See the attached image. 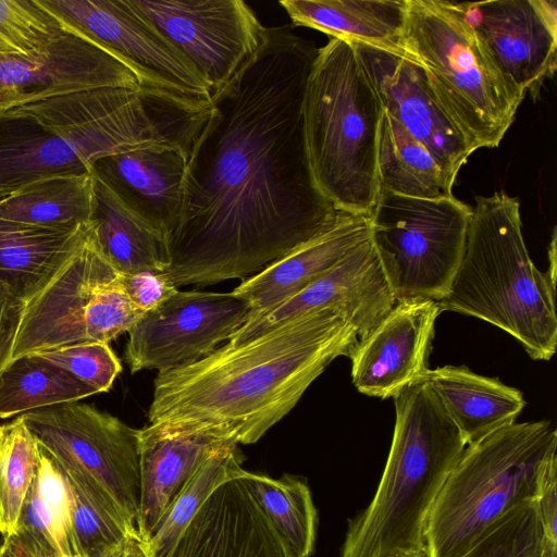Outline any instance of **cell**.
<instances>
[{
	"label": "cell",
	"mask_w": 557,
	"mask_h": 557,
	"mask_svg": "<svg viewBox=\"0 0 557 557\" xmlns=\"http://www.w3.org/2000/svg\"><path fill=\"white\" fill-rule=\"evenodd\" d=\"M24 304L0 281V374L11 361Z\"/></svg>",
	"instance_id": "ab89813d"
},
{
	"label": "cell",
	"mask_w": 557,
	"mask_h": 557,
	"mask_svg": "<svg viewBox=\"0 0 557 557\" xmlns=\"http://www.w3.org/2000/svg\"><path fill=\"white\" fill-rule=\"evenodd\" d=\"M208 110L143 89L104 87L0 112V199L30 183L90 174L99 158L143 145L189 150Z\"/></svg>",
	"instance_id": "3957f363"
},
{
	"label": "cell",
	"mask_w": 557,
	"mask_h": 557,
	"mask_svg": "<svg viewBox=\"0 0 557 557\" xmlns=\"http://www.w3.org/2000/svg\"><path fill=\"white\" fill-rule=\"evenodd\" d=\"M424 380L467 446L515 423L527 405L519 389L466 366L429 369Z\"/></svg>",
	"instance_id": "cb8c5ba5"
},
{
	"label": "cell",
	"mask_w": 557,
	"mask_h": 557,
	"mask_svg": "<svg viewBox=\"0 0 557 557\" xmlns=\"http://www.w3.org/2000/svg\"><path fill=\"white\" fill-rule=\"evenodd\" d=\"M99 393L108 392L122 371L107 343H82L38 354Z\"/></svg>",
	"instance_id": "74e56055"
},
{
	"label": "cell",
	"mask_w": 557,
	"mask_h": 557,
	"mask_svg": "<svg viewBox=\"0 0 557 557\" xmlns=\"http://www.w3.org/2000/svg\"><path fill=\"white\" fill-rule=\"evenodd\" d=\"M104 87L141 89L137 77L117 58L66 27L37 52L0 53V112Z\"/></svg>",
	"instance_id": "2e32d148"
},
{
	"label": "cell",
	"mask_w": 557,
	"mask_h": 557,
	"mask_svg": "<svg viewBox=\"0 0 557 557\" xmlns=\"http://www.w3.org/2000/svg\"><path fill=\"white\" fill-rule=\"evenodd\" d=\"M296 26L407 55L400 46L406 0H282Z\"/></svg>",
	"instance_id": "484cf974"
},
{
	"label": "cell",
	"mask_w": 557,
	"mask_h": 557,
	"mask_svg": "<svg viewBox=\"0 0 557 557\" xmlns=\"http://www.w3.org/2000/svg\"><path fill=\"white\" fill-rule=\"evenodd\" d=\"M377 174L381 190L395 195L423 199L454 196L453 185L431 151L384 110Z\"/></svg>",
	"instance_id": "f1b7e54d"
},
{
	"label": "cell",
	"mask_w": 557,
	"mask_h": 557,
	"mask_svg": "<svg viewBox=\"0 0 557 557\" xmlns=\"http://www.w3.org/2000/svg\"><path fill=\"white\" fill-rule=\"evenodd\" d=\"M548 262L549 267L546 273L554 282H556V227L553 230L552 239L548 247Z\"/></svg>",
	"instance_id": "7bdbcfd3"
},
{
	"label": "cell",
	"mask_w": 557,
	"mask_h": 557,
	"mask_svg": "<svg viewBox=\"0 0 557 557\" xmlns=\"http://www.w3.org/2000/svg\"><path fill=\"white\" fill-rule=\"evenodd\" d=\"M458 3L502 73L536 96L557 66V1Z\"/></svg>",
	"instance_id": "e0dca14e"
},
{
	"label": "cell",
	"mask_w": 557,
	"mask_h": 557,
	"mask_svg": "<svg viewBox=\"0 0 557 557\" xmlns=\"http://www.w3.org/2000/svg\"><path fill=\"white\" fill-rule=\"evenodd\" d=\"M351 44L383 110L431 151L454 186L459 170L475 148L435 99L423 69L407 55Z\"/></svg>",
	"instance_id": "ac0fdd59"
},
{
	"label": "cell",
	"mask_w": 557,
	"mask_h": 557,
	"mask_svg": "<svg viewBox=\"0 0 557 557\" xmlns=\"http://www.w3.org/2000/svg\"><path fill=\"white\" fill-rule=\"evenodd\" d=\"M39 449L36 475L9 540L45 557H73L71 486L52 458Z\"/></svg>",
	"instance_id": "83f0119b"
},
{
	"label": "cell",
	"mask_w": 557,
	"mask_h": 557,
	"mask_svg": "<svg viewBox=\"0 0 557 557\" xmlns=\"http://www.w3.org/2000/svg\"><path fill=\"white\" fill-rule=\"evenodd\" d=\"M188 149L143 145L103 156L90 173L168 240L178 226Z\"/></svg>",
	"instance_id": "44dd1931"
},
{
	"label": "cell",
	"mask_w": 557,
	"mask_h": 557,
	"mask_svg": "<svg viewBox=\"0 0 557 557\" xmlns=\"http://www.w3.org/2000/svg\"><path fill=\"white\" fill-rule=\"evenodd\" d=\"M240 478L295 557H310L314 553L318 511L307 482L287 473L273 479L246 470Z\"/></svg>",
	"instance_id": "d6a6232c"
},
{
	"label": "cell",
	"mask_w": 557,
	"mask_h": 557,
	"mask_svg": "<svg viewBox=\"0 0 557 557\" xmlns=\"http://www.w3.org/2000/svg\"><path fill=\"white\" fill-rule=\"evenodd\" d=\"M59 469L72 491L73 557H111L136 527L113 497L95 480L60 467Z\"/></svg>",
	"instance_id": "4dcf8cb0"
},
{
	"label": "cell",
	"mask_w": 557,
	"mask_h": 557,
	"mask_svg": "<svg viewBox=\"0 0 557 557\" xmlns=\"http://www.w3.org/2000/svg\"><path fill=\"white\" fill-rule=\"evenodd\" d=\"M62 25L104 48L143 90L208 108L211 89L132 0H38Z\"/></svg>",
	"instance_id": "8fae6325"
},
{
	"label": "cell",
	"mask_w": 557,
	"mask_h": 557,
	"mask_svg": "<svg viewBox=\"0 0 557 557\" xmlns=\"http://www.w3.org/2000/svg\"><path fill=\"white\" fill-rule=\"evenodd\" d=\"M396 304L370 237L348 251L311 284L251 317L227 344H242L295 317L323 308H335L345 314L360 342L374 331Z\"/></svg>",
	"instance_id": "9a60e30c"
},
{
	"label": "cell",
	"mask_w": 557,
	"mask_h": 557,
	"mask_svg": "<svg viewBox=\"0 0 557 557\" xmlns=\"http://www.w3.org/2000/svg\"><path fill=\"white\" fill-rule=\"evenodd\" d=\"M398 557H425L424 555L398 556Z\"/></svg>",
	"instance_id": "bcb514c9"
},
{
	"label": "cell",
	"mask_w": 557,
	"mask_h": 557,
	"mask_svg": "<svg viewBox=\"0 0 557 557\" xmlns=\"http://www.w3.org/2000/svg\"><path fill=\"white\" fill-rule=\"evenodd\" d=\"M89 230L90 222L48 227L0 218V281L27 301L79 247Z\"/></svg>",
	"instance_id": "d4e9b609"
},
{
	"label": "cell",
	"mask_w": 557,
	"mask_h": 557,
	"mask_svg": "<svg viewBox=\"0 0 557 557\" xmlns=\"http://www.w3.org/2000/svg\"><path fill=\"white\" fill-rule=\"evenodd\" d=\"M400 46L475 150L497 147L525 92L502 73L459 3L406 0Z\"/></svg>",
	"instance_id": "ba28073f"
},
{
	"label": "cell",
	"mask_w": 557,
	"mask_h": 557,
	"mask_svg": "<svg viewBox=\"0 0 557 557\" xmlns=\"http://www.w3.org/2000/svg\"><path fill=\"white\" fill-rule=\"evenodd\" d=\"M472 207L454 196L412 198L381 190L371 240L397 302L444 298L465 251Z\"/></svg>",
	"instance_id": "30bf717a"
},
{
	"label": "cell",
	"mask_w": 557,
	"mask_h": 557,
	"mask_svg": "<svg viewBox=\"0 0 557 557\" xmlns=\"http://www.w3.org/2000/svg\"><path fill=\"white\" fill-rule=\"evenodd\" d=\"M382 115L354 45L331 38L318 49L307 81L304 128L315 185L341 212L369 216L379 198Z\"/></svg>",
	"instance_id": "8992f818"
},
{
	"label": "cell",
	"mask_w": 557,
	"mask_h": 557,
	"mask_svg": "<svg viewBox=\"0 0 557 557\" xmlns=\"http://www.w3.org/2000/svg\"><path fill=\"white\" fill-rule=\"evenodd\" d=\"M64 30L38 0H0V53L37 52Z\"/></svg>",
	"instance_id": "8d00e7d4"
},
{
	"label": "cell",
	"mask_w": 557,
	"mask_h": 557,
	"mask_svg": "<svg viewBox=\"0 0 557 557\" xmlns=\"http://www.w3.org/2000/svg\"><path fill=\"white\" fill-rule=\"evenodd\" d=\"M244 456L230 443L207 458L173 498L156 525L144 539L148 557H163L209 495L222 483L240 478Z\"/></svg>",
	"instance_id": "836d02e7"
},
{
	"label": "cell",
	"mask_w": 557,
	"mask_h": 557,
	"mask_svg": "<svg viewBox=\"0 0 557 557\" xmlns=\"http://www.w3.org/2000/svg\"><path fill=\"white\" fill-rule=\"evenodd\" d=\"M547 420L512 423L466 446L426 521L425 557H461L494 524L537 498L557 466Z\"/></svg>",
	"instance_id": "52a82bcc"
},
{
	"label": "cell",
	"mask_w": 557,
	"mask_h": 557,
	"mask_svg": "<svg viewBox=\"0 0 557 557\" xmlns=\"http://www.w3.org/2000/svg\"><path fill=\"white\" fill-rule=\"evenodd\" d=\"M211 89L223 86L261 46L265 26L242 0H132Z\"/></svg>",
	"instance_id": "5bb4252c"
},
{
	"label": "cell",
	"mask_w": 557,
	"mask_h": 557,
	"mask_svg": "<svg viewBox=\"0 0 557 557\" xmlns=\"http://www.w3.org/2000/svg\"><path fill=\"white\" fill-rule=\"evenodd\" d=\"M3 542L9 546V548L12 552V554L14 555V557H45V556H41L37 553L29 550L28 548L9 540V539H5Z\"/></svg>",
	"instance_id": "ee69618b"
},
{
	"label": "cell",
	"mask_w": 557,
	"mask_h": 557,
	"mask_svg": "<svg viewBox=\"0 0 557 557\" xmlns=\"http://www.w3.org/2000/svg\"><path fill=\"white\" fill-rule=\"evenodd\" d=\"M461 557H553L534 502L506 515Z\"/></svg>",
	"instance_id": "d590c367"
},
{
	"label": "cell",
	"mask_w": 557,
	"mask_h": 557,
	"mask_svg": "<svg viewBox=\"0 0 557 557\" xmlns=\"http://www.w3.org/2000/svg\"><path fill=\"white\" fill-rule=\"evenodd\" d=\"M230 443L233 442L206 433L183 434L150 424L139 429L141 490L136 530L143 540L195 470L218 449Z\"/></svg>",
	"instance_id": "603a6c76"
},
{
	"label": "cell",
	"mask_w": 557,
	"mask_h": 557,
	"mask_svg": "<svg viewBox=\"0 0 557 557\" xmlns=\"http://www.w3.org/2000/svg\"><path fill=\"white\" fill-rule=\"evenodd\" d=\"M251 313L232 292L177 289L127 332L124 358L133 374L191 364L228 341Z\"/></svg>",
	"instance_id": "4fadbf2b"
},
{
	"label": "cell",
	"mask_w": 557,
	"mask_h": 557,
	"mask_svg": "<svg viewBox=\"0 0 557 557\" xmlns=\"http://www.w3.org/2000/svg\"><path fill=\"white\" fill-rule=\"evenodd\" d=\"M39 454V444L21 416L0 424V534L4 540L15 533Z\"/></svg>",
	"instance_id": "e575fe53"
},
{
	"label": "cell",
	"mask_w": 557,
	"mask_h": 557,
	"mask_svg": "<svg viewBox=\"0 0 557 557\" xmlns=\"http://www.w3.org/2000/svg\"><path fill=\"white\" fill-rule=\"evenodd\" d=\"M440 313L434 300L397 302L349 357L357 391L387 399L424 380Z\"/></svg>",
	"instance_id": "d6986e66"
},
{
	"label": "cell",
	"mask_w": 557,
	"mask_h": 557,
	"mask_svg": "<svg viewBox=\"0 0 557 557\" xmlns=\"http://www.w3.org/2000/svg\"><path fill=\"white\" fill-rule=\"evenodd\" d=\"M163 557H295L242 478L220 484Z\"/></svg>",
	"instance_id": "ffe728a7"
},
{
	"label": "cell",
	"mask_w": 557,
	"mask_h": 557,
	"mask_svg": "<svg viewBox=\"0 0 557 557\" xmlns=\"http://www.w3.org/2000/svg\"><path fill=\"white\" fill-rule=\"evenodd\" d=\"M122 286L129 300L145 313L152 310L176 290L162 273L143 271L123 274Z\"/></svg>",
	"instance_id": "f35d334b"
},
{
	"label": "cell",
	"mask_w": 557,
	"mask_h": 557,
	"mask_svg": "<svg viewBox=\"0 0 557 557\" xmlns=\"http://www.w3.org/2000/svg\"><path fill=\"white\" fill-rule=\"evenodd\" d=\"M317 54L289 26L265 27L259 49L212 92L169 238L162 274L175 287L250 277L344 213L317 187L307 154L304 99Z\"/></svg>",
	"instance_id": "6da1fadb"
},
{
	"label": "cell",
	"mask_w": 557,
	"mask_h": 557,
	"mask_svg": "<svg viewBox=\"0 0 557 557\" xmlns=\"http://www.w3.org/2000/svg\"><path fill=\"white\" fill-rule=\"evenodd\" d=\"M393 399L386 465L369 506L348 521L341 557L424 555L430 511L467 446L425 380Z\"/></svg>",
	"instance_id": "277c9868"
},
{
	"label": "cell",
	"mask_w": 557,
	"mask_h": 557,
	"mask_svg": "<svg viewBox=\"0 0 557 557\" xmlns=\"http://www.w3.org/2000/svg\"><path fill=\"white\" fill-rule=\"evenodd\" d=\"M96 394L40 355H25L11 360L0 374V419L75 403Z\"/></svg>",
	"instance_id": "1f68e13d"
},
{
	"label": "cell",
	"mask_w": 557,
	"mask_h": 557,
	"mask_svg": "<svg viewBox=\"0 0 557 557\" xmlns=\"http://www.w3.org/2000/svg\"><path fill=\"white\" fill-rule=\"evenodd\" d=\"M92 175L90 223L109 261L123 273H164L171 264L168 238L133 212L101 180Z\"/></svg>",
	"instance_id": "4316f807"
},
{
	"label": "cell",
	"mask_w": 557,
	"mask_h": 557,
	"mask_svg": "<svg viewBox=\"0 0 557 557\" xmlns=\"http://www.w3.org/2000/svg\"><path fill=\"white\" fill-rule=\"evenodd\" d=\"M441 312L484 320L515 337L533 360L557 347L556 282L527 249L520 202L503 191L475 197L462 259Z\"/></svg>",
	"instance_id": "5b68a950"
},
{
	"label": "cell",
	"mask_w": 557,
	"mask_h": 557,
	"mask_svg": "<svg viewBox=\"0 0 557 557\" xmlns=\"http://www.w3.org/2000/svg\"><path fill=\"white\" fill-rule=\"evenodd\" d=\"M92 175H60L25 185L0 199V218L14 222L65 227L90 222Z\"/></svg>",
	"instance_id": "f546056e"
},
{
	"label": "cell",
	"mask_w": 557,
	"mask_h": 557,
	"mask_svg": "<svg viewBox=\"0 0 557 557\" xmlns=\"http://www.w3.org/2000/svg\"><path fill=\"white\" fill-rule=\"evenodd\" d=\"M356 330L335 308L293 318L238 345L224 344L188 366L158 372L149 424L258 442L337 357H350Z\"/></svg>",
	"instance_id": "7a4b0ae2"
},
{
	"label": "cell",
	"mask_w": 557,
	"mask_h": 557,
	"mask_svg": "<svg viewBox=\"0 0 557 557\" xmlns=\"http://www.w3.org/2000/svg\"><path fill=\"white\" fill-rule=\"evenodd\" d=\"M0 557H14L9 546L4 542L0 545Z\"/></svg>",
	"instance_id": "f6af8a7d"
},
{
	"label": "cell",
	"mask_w": 557,
	"mask_h": 557,
	"mask_svg": "<svg viewBox=\"0 0 557 557\" xmlns=\"http://www.w3.org/2000/svg\"><path fill=\"white\" fill-rule=\"evenodd\" d=\"M91 223L79 247L24 304L11 360L82 343H107L145 314L125 294Z\"/></svg>",
	"instance_id": "9c48e42d"
},
{
	"label": "cell",
	"mask_w": 557,
	"mask_h": 557,
	"mask_svg": "<svg viewBox=\"0 0 557 557\" xmlns=\"http://www.w3.org/2000/svg\"><path fill=\"white\" fill-rule=\"evenodd\" d=\"M557 466H554L534 502L549 554L557 557Z\"/></svg>",
	"instance_id": "60d3db41"
},
{
	"label": "cell",
	"mask_w": 557,
	"mask_h": 557,
	"mask_svg": "<svg viewBox=\"0 0 557 557\" xmlns=\"http://www.w3.org/2000/svg\"><path fill=\"white\" fill-rule=\"evenodd\" d=\"M370 237L369 216L343 213L332 228L245 278L232 293L249 304L253 317L311 284Z\"/></svg>",
	"instance_id": "7402d4cb"
},
{
	"label": "cell",
	"mask_w": 557,
	"mask_h": 557,
	"mask_svg": "<svg viewBox=\"0 0 557 557\" xmlns=\"http://www.w3.org/2000/svg\"><path fill=\"white\" fill-rule=\"evenodd\" d=\"M111 557H148L145 543L137 530L128 534L122 546Z\"/></svg>",
	"instance_id": "b9f144b4"
},
{
	"label": "cell",
	"mask_w": 557,
	"mask_h": 557,
	"mask_svg": "<svg viewBox=\"0 0 557 557\" xmlns=\"http://www.w3.org/2000/svg\"><path fill=\"white\" fill-rule=\"evenodd\" d=\"M21 417L59 467L99 483L136 527L141 490L139 429L78 401L36 409Z\"/></svg>",
	"instance_id": "7c38bea8"
}]
</instances>
